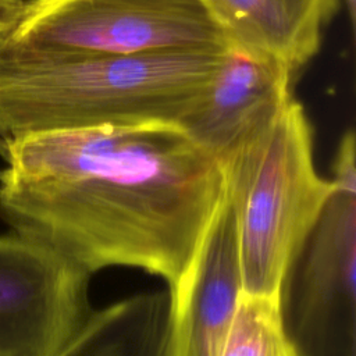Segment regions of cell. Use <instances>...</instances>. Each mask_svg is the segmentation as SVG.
<instances>
[{"label":"cell","mask_w":356,"mask_h":356,"mask_svg":"<svg viewBox=\"0 0 356 356\" xmlns=\"http://www.w3.org/2000/svg\"><path fill=\"white\" fill-rule=\"evenodd\" d=\"M241 293L236 221L225 196L185 271L168 289L164 356H220Z\"/></svg>","instance_id":"cell-8"},{"label":"cell","mask_w":356,"mask_h":356,"mask_svg":"<svg viewBox=\"0 0 356 356\" xmlns=\"http://www.w3.org/2000/svg\"><path fill=\"white\" fill-rule=\"evenodd\" d=\"M225 49L102 54L0 47V138L178 124Z\"/></svg>","instance_id":"cell-2"},{"label":"cell","mask_w":356,"mask_h":356,"mask_svg":"<svg viewBox=\"0 0 356 356\" xmlns=\"http://www.w3.org/2000/svg\"><path fill=\"white\" fill-rule=\"evenodd\" d=\"M220 356H299L286 334L280 298L242 292Z\"/></svg>","instance_id":"cell-11"},{"label":"cell","mask_w":356,"mask_h":356,"mask_svg":"<svg viewBox=\"0 0 356 356\" xmlns=\"http://www.w3.org/2000/svg\"><path fill=\"white\" fill-rule=\"evenodd\" d=\"M168 292L138 293L92 310L57 356H164Z\"/></svg>","instance_id":"cell-10"},{"label":"cell","mask_w":356,"mask_h":356,"mask_svg":"<svg viewBox=\"0 0 356 356\" xmlns=\"http://www.w3.org/2000/svg\"><path fill=\"white\" fill-rule=\"evenodd\" d=\"M356 193L335 189L289 266L280 303L299 356H356Z\"/></svg>","instance_id":"cell-5"},{"label":"cell","mask_w":356,"mask_h":356,"mask_svg":"<svg viewBox=\"0 0 356 356\" xmlns=\"http://www.w3.org/2000/svg\"><path fill=\"white\" fill-rule=\"evenodd\" d=\"M346 6L348 10V15L350 19V25L352 28H355V22H356V0H342Z\"/></svg>","instance_id":"cell-14"},{"label":"cell","mask_w":356,"mask_h":356,"mask_svg":"<svg viewBox=\"0 0 356 356\" xmlns=\"http://www.w3.org/2000/svg\"><path fill=\"white\" fill-rule=\"evenodd\" d=\"M0 216L90 275L122 266L172 286L225 197L221 164L177 124L0 138Z\"/></svg>","instance_id":"cell-1"},{"label":"cell","mask_w":356,"mask_h":356,"mask_svg":"<svg viewBox=\"0 0 356 356\" xmlns=\"http://www.w3.org/2000/svg\"><path fill=\"white\" fill-rule=\"evenodd\" d=\"M222 170L236 221L242 292L280 298L289 266L335 191L316 170L302 104L292 97Z\"/></svg>","instance_id":"cell-3"},{"label":"cell","mask_w":356,"mask_h":356,"mask_svg":"<svg viewBox=\"0 0 356 356\" xmlns=\"http://www.w3.org/2000/svg\"><path fill=\"white\" fill-rule=\"evenodd\" d=\"M89 281L54 250L0 235V356H57L93 310Z\"/></svg>","instance_id":"cell-6"},{"label":"cell","mask_w":356,"mask_h":356,"mask_svg":"<svg viewBox=\"0 0 356 356\" xmlns=\"http://www.w3.org/2000/svg\"><path fill=\"white\" fill-rule=\"evenodd\" d=\"M229 44L268 54L293 74L318 51L339 0H200Z\"/></svg>","instance_id":"cell-9"},{"label":"cell","mask_w":356,"mask_h":356,"mask_svg":"<svg viewBox=\"0 0 356 356\" xmlns=\"http://www.w3.org/2000/svg\"><path fill=\"white\" fill-rule=\"evenodd\" d=\"M200 0H28L0 47L40 53L143 54L222 50Z\"/></svg>","instance_id":"cell-4"},{"label":"cell","mask_w":356,"mask_h":356,"mask_svg":"<svg viewBox=\"0 0 356 356\" xmlns=\"http://www.w3.org/2000/svg\"><path fill=\"white\" fill-rule=\"evenodd\" d=\"M24 6L25 0H0V38L18 21Z\"/></svg>","instance_id":"cell-13"},{"label":"cell","mask_w":356,"mask_h":356,"mask_svg":"<svg viewBox=\"0 0 356 356\" xmlns=\"http://www.w3.org/2000/svg\"><path fill=\"white\" fill-rule=\"evenodd\" d=\"M293 75L268 54L228 44L209 85L177 125L222 167L292 99Z\"/></svg>","instance_id":"cell-7"},{"label":"cell","mask_w":356,"mask_h":356,"mask_svg":"<svg viewBox=\"0 0 356 356\" xmlns=\"http://www.w3.org/2000/svg\"><path fill=\"white\" fill-rule=\"evenodd\" d=\"M355 152V134L349 129L342 136L334 157V178L331 181L335 189L356 193Z\"/></svg>","instance_id":"cell-12"}]
</instances>
